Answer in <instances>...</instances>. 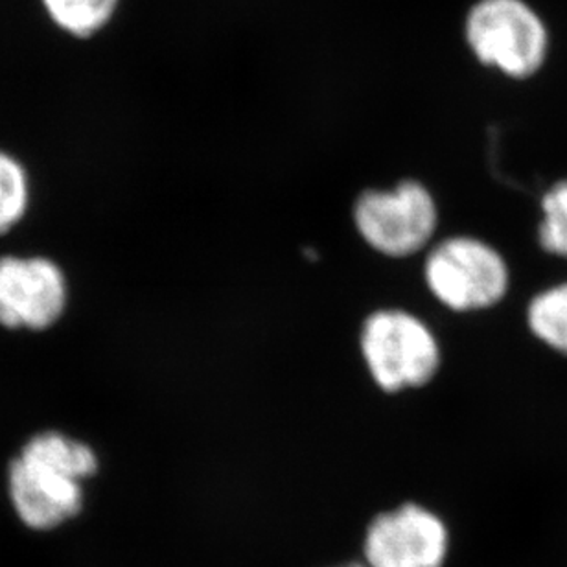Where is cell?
I'll return each instance as SVG.
<instances>
[{
    "label": "cell",
    "mask_w": 567,
    "mask_h": 567,
    "mask_svg": "<svg viewBox=\"0 0 567 567\" xmlns=\"http://www.w3.org/2000/svg\"><path fill=\"white\" fill-rule=\"evenodd\" d=\"M332 567H367L363 563H347V564H338V566Z\"/></svg>",
    "instance_id": "7c38bea8"
},
{
    "label": "cell",
    "mask_w": 567,
    "mask_h": 567,
    "mask_svg": "<svg viewBox=\"0 0 567 567\" xmlns=\"http://www.w3.org/2000/svg\"><path fill=\"white\" fill-rule=\"evenodd\" d=\"M41 4L61 32L91 38L107 27L121 0H41Z\"/></svg>",
    "instance_id": "ba28073f"
},
{
    "label": "cell",
    "mask_w": 567,
    "mask_h": 567,
    "mask_svg": "<svg viewBox=\"0 0 567 567\" xmlns=\"http://www.w3.org/2000/svg\"><path fill=\"white\" fill-rule=\"evenodd\" d=\"M361 352L374 382L388 393L422 388L441 363V350L430 328L400 310L378 311L367 319Z\"/></svg>",
    "instance_id": "3957f363"
},
{
    "label": "cell",
    "mask_w": 567,
    "mask_h": 567,
    "mask_svg": "<svg viewBox=\"0 0 567 567\" xmlns=\"http://www.w3.org/2000/svg\"><path fill=\"white\" fill-rule=\"evenodd\" d=\"M425 282L450 310H485L507 293L508 268L485 241L458 236L435 247L427 257Z\"/></svg>",
    "instance_id": "277c9868"
},
{
    "label": "cell",
    "mask_w": 567,
    "mask_h": 567,
    "mask_svg": "<svg viewBox=\"0 0 567 567\" xmlns=\"http://www.w3.org/2000/svg\"><path fill=\"white\" fill-rule=\"evenodd\" d=\"M63 269L47 257L0 258V327L47 330L65 313Z\"/></svg>",
    "instance_id": "52a82bcc"
},
{
    "label": "cell",
    "mask_w": 567,
    "mask_h": 567,
    "mask_svg": "<svg viewBox=\"0 0 567 567\" xmlns=\"http://www.w3.org/2000/svg\"><path fill=\"white\" fill-rule=\"evenodd\" d=\"M363 240L388 257H410L427 246L436 229V205L421 183L405 181L394 190L365 192L354 208Z\"/></svg>",
    "instance_id": "5b68a950"
},
{
    "label": "cell",
    "mask_w": 567,
    "mask_h": 567,
    "mask_svg": "<svg viewBox=\"0 0 567 567\" xmlns=\"http://www.w3.org/2000/svg\"><path fill=\"white\" fill-rule=\"evenodd\" d=\"M527 321L536 338L567 355V282L536 295L530 300Z\"/></svg>",
    "instance_id": "9c48e42d"
},
{
    "label": "cell",
    "mask_w": 567,
    "mask_h": 567,
    "mask_svg": "<svg viewBox=\"0 0 567 567\" xmlns=\"http://www.w3.org/2000/svg\"><path fill=\"white\" fill-rule=\"evenodd\" d=\"M30 181L27 169L10 153L0 150V236L8 235L27 214Z\"/></svg>",
    "instance_id": "30bf717a"
},
{
    "label": "cell",
    "mask_w": 567,
    "mask_h": 567,
    "mask_svg": "<svg viewBox=\"0 0 567 567\" xmlns=\"http://www.w3.org/2000/svg\"><path fill=\"white\" fill-rule=\"evenodd\" d=\"M452 551L446 519L421 503L378 514L363 536L367 567H444Z\"/></svg>",
    "instance_id": "8992f818"
},
{
    "label": "cell",
    "mask_w": 567,
    "mask_h": 567,
    "mask_svg": "<svg viewBox=\"0 0 567 567\" xmlns=\"http://www.w3.org/2000/svg\"><path fill=\"white\" fill-rule=\"evenodd\" d=\"M466 41L483 65L511 78L540 71L549 49V33L524 0H480L466 17Z\"/></svg>",
    "instance_id": "7a4b0ae2"
},
{
    "label": "cell",
    "mask_w": 567,
    "mask_h": 567,
    "mask_svg": "<svg viewBox=\"0 0 567 567\" xmlns=\"http://www.w3.org/2000/svg\"><path fill=\"white\" fill-rule=\"evenodd\" d=\"M96 472L99 457L85 442L60 431L38 433L8 470L13 508L30 529H55L82 513V483Z\"/></svg>",
    "instance_id": "6da1fadb"
},
{
    "label": "cell",
    "mask_w": 567,
    "mask_h": 567,
    "mask_svg": "<svg viewBox=\"0 0 567 567\" xmlns=\"http://www.w3.org/2000/svg\"><path fill=\"white\" fill-rule=\"evenodd\" d=\"M540 246L551 255L567 258V181H560L542 199Z\"/></svg>",
    "instance_id": "8fae6325"
}]
</instances>
